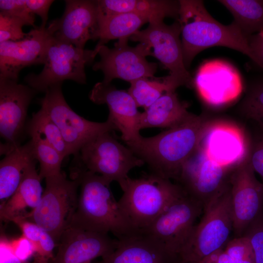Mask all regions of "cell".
Masks as SVG:
<instances>
[{
	"label": "cell",
	"mask_w": 263,
	"mask_h": 263,
	"mask_svg": "<svg viewBox=\"0 0 263 263\" xmlns=\"http://www.w3.org/2000/svg\"><path fill=\"white\" fill-rule=\"evenodd\" d=\"M209 120L192 113L182 123L157 135L141 136L126 144L152 173L176 181L184 165L199 148Z\"/></svg>",
	"instance_id": "obj_1"
},
{
	"label": "cell",
	"mask_w": 263,
	"mask_h": 263,
	"mask_svg": "<svg viewBox=\"0 0 263 263\" xmlns=\"http://www.w3.org/2000/svg\"><path fill=\"white\" fill-rule=\"evenodd\" d=\"M70 174L71 179L78 180L80 190L70 225L111 233L117 239L137 233L115 199L110 188L111 181L84 170L71 169Z\"/></svg>",
	"instance_id": "obj_2"
},
{
	"label": "cell",
	"mask_w": 263,
	"mask_h": 263,
	"mask_svg": "<svg viewBox=\"0 0 263 263\" xmlns=\"http://www.w3.org/2000/svg\"><path fill=\"white\" fill-rule=\"evenodd\" d=\"M178 21L185 65L188 69L201 51L213 46L227 47L245 55L254 61L248 37L233 21L227 25L215 19L198 0H180Z\"/></svg>",
	"instance_id": "obj_3"
},
{
	"label": "cell",
	"mask_w": 263,
	"mask_h": 263,
	"mask_svg": "<svg viewBox=\"0 0 263 263\" xmlns=\"http://www.w3.org/2000/svg\"><path fill=\"white\" fill-rule=\"evenodd\" d=\"M118 184L123 191L119 206L137 232L147 228L169 204L185 193L176 183L152 173L136 179L128 176Z\"/></svg>",
	"instance_id": "obj_4"
},
{
	"label": "cell",
	"mask_w": 263,
	"mask_h": 263,
	"mask_svg": "<svg viewBox=\"0 0 263 263\" xmlns=\"http://www.w3.org/2000/svg\"><path fill=\"white\" fill-rule=\"evenodd\" d=\"M233 233L229 188L204 207V215L195 225L179 255L180 261L198 263L223 249Z\"/></svg>",
	"instance_id": "obj_5"
},
{
	"label": "cell",
	"mask_w": 263,
	"mask_h": 263,
	"mask_svg": "<svg viewBox=\"0 0 263 263\" xmlns=\"http://www.w3.org/2000/svg\"><path fill=\"white\" fill-rule=\"evenodd\" d=\"M111 132L101 133L83 145L74 155L71 168L90 171L119 183L128 177L132 169L144 164Z\"/></svg>",
	"instance_id": "obj_6"
},
{
	"label": "cell",
	"mask_w": 263,
	"mask_h": 263,
	"mask_svg": "<svg viewBox=\"0 0 263 263\" xmlns=\"http://www.w3.org/2000/svg\"><path fill=\"white\" fill-rule=\"evenodd\" d=\"M45 180L38 205L23 217L38 225L57 243L76 210L79 182L77 179H67L62 172Z\"/></svg>",
	"instance_id": "obj_7"
},
{
	"label": "cell",
	"mask_w": 263,
	"mask_h": 263,
	"mask_svg": "<svg viewBox=\"0 0 263 263\" xmlns=\"http://www.w3.org/2000/svg\"><path fill=\"white\" fill-rule=\"evenodd\" d=\"M97 55L94 49H79L53 36L42 70L37 75L29 74L24 80L37 92L44 93L66 80L85 84V66L91 63Z\"/></svg>",
	"instance_id": "obj_8"
},
{
	"label": "cell",
	"mask_w": 263,
	"mask_h": 263,
	"mask_svg": "<svg viewBox=\"0 0 263 263\" xmlns=\"http://www.w3.org/2000/svg\"><path fill=\"white\" fill-rule=\"evenodd\" d=\"M204 209L200 202L185 192L169 204L141 232L157 240L180 261L179 255Z\"/></svg>",
	"instance_id": "obj_9"
},
{
	"label": "cell",
	"mask_w": 263,
	"mask_h": 263,
	"mask_svg": "<svg viewBox=\"0 0 263 263\" xmlns=\"http://www.w3.org/2000/svg\"><path fill=\"white\" fill-rule=\"evenodd\" d=\"M62 84L53 86L39 99V104L59 129L71 154L75 155L86 143L96 136L117 130L111 121H89L74 111L63 96Z\"/></svg>",
	"instance_id": "obj_10"
},
{
	"label": "cell",
	"mask_w": 263,
	"mask_h": 263,
	"mask_svg": "<svg viewBox=\"0 0 263 263\" xmlns=\"http://www.w3.org/2000/svg\"><path fill=\"white\" fill-rule=\"evenodd\" d=\"M163 20H151L147 28L139 30L129 39L144 44L150 56L157 59L180 86L191 87L193 78L184 63L179 23L176 20L168 25Z\"/></svg>",
	"instance_id": "obj_11"
},
{
	"label": "cell",
	"mask_w": 263,
	"mask_h": 263,
	"mask_svg": "<svg viewBox=\"0 0 263 263\" xmlns=\"http://www.w3.org/2000/svg\"><path fill=\"white\" fill-rule=\"evenodd\" d=\"M236 167L216 163L199 146L184 165L176 183L205 207L229 188L230 176Z\"/></svg>",
	"instance_id": "obj_12"
},
{
	"label": "cell",
	"mask_w": 263,
	"mask_h": 263,
	"mask_svg": "<svg viewBox=\"0 0 263 263\" xmlns=\"http://www.w3.org/2000/svg\"><path fill=\"white\" fill-rule=\"evenodd\" d=\"M128 39H119L112 48L104 45L94 49L100 59L93 65V69L102 72L103 82L109 84L119 78L131 83L140 78L155 77L157 65L147 60L146 57L150 56L149 49L141 43L131 47Z\"/></svg>",
	"instance_id": "obj_13"
},
{
	"label": "cell",
	"mask_w": 263,
	"mask_h": 263,
	"mask_svg": "<svg viewBox=\"0 0 263 263\" xmlns=\"http://www.w3.org/2000/svg\"><path fill=\"white\" fill-rule=\"evenodd\" d=\"M37 92L28 85L0 77V154L19 146L26 131L28 107Z\"/></svg>",
	"instance_id": "obj_14"
},
{
	"label": "cell",
	"mask_w": 263,
	"mask_h": 263,
	"mask_svg": "<svg viewBox=\"0 0 263 263\" xmlns=\"http://www.w3.org/2000/svg\"><path fill=\"white\" fill-rule=\"evenodd\" d=\"M229 183L233 234L239 237L263 212V184L257 179L249 157L234 169Z\"/></svg>",
	"instance_id": "obj_15"
},
{
	"label": "cell",
	"mask_w": 263,
	"mask_h": 263,
	"mask_svg": "<svg viewBox=\"0 0 263 263\" xmlns=\"http://www.w3.org/2000/svg\"><path fill=\"white\" fill-rule=\"evenodd\" d=\"M251 142L245 131L233 122L210 119L200 146L207 156L225 167H235L249 157Z\"/></svg>",
	"instance_id": "obj_16"
},
{
	"label": "cell",
	"mask_w": 263,
	"mask_h": 263,
	"mask_svg": "<svg viewBox=\"0 0 263 263\" xmlns=\"http://www.w3.org/2000/svg\"><path fill=\"white\" fill-rule=\"evenodd\" d=\"M193 86L207 105L216 108L232 103L243 90L237 70L229 63L218 59L207 61L200 66L193 78Z\"/></svg>",
	"instance_id": "obj_17"
},
{
	"label": "cell",
	"mask_w": 263,
	"mask_h": 263,
	"mask_svg": "<svg viewBox=\"0 0 263 263\" xmlns=\"http://www.w3.org/2000/svg\"><path fill=\"white\" fill-rule=\"evenodd\" d=\"M53 37L48 26L37 27L21 40L0 43V77L18 81L19 74L24 67L44 65Z\"/></svg>",
	"instance_id": "obj_18"
},
{
	"label": "cell",
	"mask_w": 263,
	"mask_h": 263,
	"mask_svg": "<svg viewBox=\"0 0 263 263\" xmlns=\"http://www.w3.org/2000/svg\"><path fill=\"white\" fill-rule=\"evenodd\" d=\"M65 3L62 17L48 27L55 38L83 49L88 40L97 39L98 1L66 0Z\"/></svg>",
	"instance_id": "obj_19"
},
{
	"label": "cell",
	"mask_w": 263,
	"mask_h": 263,
	"mask_svg": "<svg viewBox=\"0 0 263 263\" xmlns=\"http://www.w3.org/2000/svg\"><path fill=\"white\" fill-rule=\"evenodd\" d=\"M90 99L96 104H106L109 110L108 119L121 133L126 143L134 141L141 136L139 120L141 113L128 91L118 90L111 83H96L90 91Z\"/></svg>",
	"instance_id": "obj_20"
},
{
	"label": "cell",
	"mask_w": 263,
	"mask_h": 263,
	"mask_svg": "<svg viewBox=\"0 0 263 263\" xmlns=\"http://www.w3.org/2000/svg\"><path fill=\"white\" fill-rule=\"evenodd\" d=\"M49 263H84L112 252L117 240L104 234L69 225L61 235Z\"/></svg>",
	"instance_id": "obj_21"
},
{
	"label": "cell",
	"mask_w": 263,
	"mask_h": 263,
	"mask_svg": "<svg viewBox=\"0 0 263 263\" xmlns=\"http://www.w3.org/2000/svg\"><path fill=\"white\" fill-rule=\"evenodd\" d=\"M117 240L114 250L102 257L99 263H177L179 262L162 244L144 233L137 232Z\"/></svg>",
	"instance_id": "obj_22"
},
{
	"label": "cell",
	"mask_w": 263,
	"mask_h": 263,
	"mask_svg": "<svg viewBox=\"0 0 263 263\" xmlns=\"http://www.w3.org/2000/svg\"><path fill=\"white\" fill-rule=\"evenodd\" d=\"M37 162L31 139L5 155L0 162L1 202H5L14 194L27 170Z\"/></svg>",
	"instance_id": "obj_23"
},
{
	"label": "cell",
	"mask_w": 263,
	"mask_h": 263,
	"mask_svg": "<svg viewBox=\"0 0 263 263\" xmlns=\"http://www.w3.org/2000/svg\"><path fill=\"white\" fill-rule=\"evenodd\" d=\"M36 164L31 166L26 172L20 185L14 194L0 207V220L12 222L17 217H24L38 205L42 195V180L36 169Z\"/></svg>",
	"instance_id": "obj_24"
},
{
	"label": "cell",
	"mask_w": 263,
	"mask_h": 263,
	"mask_svg": "<svg viewBox=\"0 0 263 263\" xmlns=\"http://www.w3.org/2000/svg\"><path fill=\"white\" fill-rule=\"evenodd\" d=\"M186 103L181 101L175 91L164 94L143 113L139 120L140 129L149 128L169 129L184 122L191 113Z\"/></svg>",
	"instance_id": "obj_25"
},
{
	"label": "cell",
	"mask_w": 263,
	"mask_h": 263,
	"mask_svg": "<svg viewBox=\"0 0 263 263\" xmlns=\"http://www.w3.org/2000/svg\"><path fill=\"white\" fill-rule=\"evenodd\" d=\"M150 18L135 13H128L110 16H98L99 41L95 47L105 45L111 40L128 38L139 30Z\"/></svg>",
	"instance_id": "obj_26"
},
{
	"label": "cell",
	"mask_w": 263,
	"mask_h": 263,
	"mask_svg": "<svg viewBox=\"0 0 263 263\" xmlns=\"http://www.w3.org/2000/svg\"><path fill=\"white\" fill-rule=\"evenodd\" d=\"M228 10L234 21L248 37L263 29V0H218Z\"/></svg>",
	"instance_id": "obj_27"
},
{
	"label": "cell",
	"mask_w": 263,
	"mask_h": 263,
	"mask_svg": "<svg viewBox=\"0 0 263 263\" xmlns=\"http://www.w3.org/2000/svg\"><path fill=\"white\" fill-rule=\"evenodd\" d=\"M128 91L138 107L146 110L164 94L180 87L169 75L161 78H140L132 81Z\"/></svg>",
	"instance_id": "obj_28"
},
{
	"label": "cell",
	"mask_w": 263,
	"mask_h": 263,
	"mask_svg": "<svg viewBox=\"0 0 263 263\" xmlns=\"http://www.w3.org/2000/svg\"><path fill=\"white\" fill-rule=\"evenodd\" d=\"M118 9L121 14H140L150 18V21L164 19L167 17L177 19L179 2L168 0H120Z\"/></svg>",
	"instance_id": "obj_29"
},
{
	"label": "cell",
	"mask_w": 263,
	"mask_h": 263,
	"mask_svg": "<svg viewBox=\"0 0 263 263\" xmlns=\"http://www.w3.org/2000/svg\"><path fill=\"white\" fill-rule=\"evenodd\" d=\"M26 131L28 135H38L64 158L71 155L59 129L42 109L33 114L27 124Z\"/></svg>",
	"instance_id": "obj_30"
},
{
	"label": "cell",
	"mask_w": 263,
	"mask_h": 263,
	"mask_svg": "<svg viewBox=\"0 0 263 263\" xmlns=\"http://www.w3.org/2000/svg\"><path fill=\"white\" fill-rule=\"evenodd\" d=\"M29 135L33 143L36 159L39 164L41 179L62 173L61 166L64 158L38 135L33 133Z\"/></svg>",
	"instance_id": "obj_31"
},
{
	"label": "cell",
	"mask_w": 263,
	"mask_h": 263,
	"mask_svg": "<svg viewBox=\"0 0 263 263\" xmlns=\"http://www.w3.org/2000/svg\"><path fill=\"white\" fill-rule=\"evenodd\" d=\"M239 110L246 118L256 122L263 131V82L250 89L241 103Z\"/></svg>",
	"instance_id": "obj_32"
},
{
	"label": "cell",
	"mask_w": 263,
	"mask_h": 263,
	"mask_svg": "<svg viewBox=\"0 0 263 263\" xmlns=\"http://www.w3.org/2000/svg\"><path fill=\"white\" fill-rule=\"evenodd\" d=\"M28 26L23 20L5 13L0 12V43L16 41L25 38L26 33L23 32L24 26Z\"/></svg>",
	"instance_id": "obj_33"
},
{
	"label": "cell",
	"mask_w": 263,
	"mask_h": 263,
	"mask_svg": "<svg viewBox=\"0 0 263 263\" xmlns=\"http://www.w3.org/2000/svg\"><path fill=\"white\" fill-rule=\"evenodd\" d=\"M224 250L233 263H255L251 244L247 238L244 236L230 240Z\"/></svg>",
	"instance_id": "obj_34"
},
{
	"label": "cell",
	"mask_w": 263,
	"mask_h": 263,
	"mask_svg": "<svg viewBox=\"0 0 263 263\" xmlns=\"http://www.w3.org/2000/svg\"><path fill=\"white\" fill-rule=\"evenodd\" d=\"M243 236L247 238L251 244L255 263H263V212L250 224Z\"/></svg>",
	"instance_id": "obj_35"
},
{
	"label": "cell",
	"mask_w": 263,
	"mask_h": 263,
	"mask_svg": "<svg viewBox=\"0 0 263 263\" xmlns=\"http://www.w3.org/2000/svg\"><path fill=\"white\" fill-rule=\"evenodd\" d=\"M0 12L19 18L25 21L28 26L35 25V15L30 12L26 4V0H0Z\"/></svg>",
	"instance_id": "obj_36"
},
{
	"label": "cell",
	"mask_w": 263,
	"mask_h": 263,
	"mask_svg": "<svg viewBox=\"0 0 263 263\" xmlns=\"http://www.w3.org/2000/svg\"><path fill=\"white\" fill-rule=\"evenodd\" d=\"M12 222L19 227L22 235L31 243L35 254L38 248L43 229L35 223L22 217L16 218Z\"/></svg>",
	"instance_id": "obj_37"
},
{
	"label": "cell",
	"mask_w": 263,
	"mask_h": 263,
	"mask_svg": "<svg viewBox=\"0 0 263 263\" xmlns=\"http://www.w3.org/2000/svg\"><path fill=\"white\" fill-rule=\"evenodd\" d=\"M249 160L254 171L261 177L263 184V131L251 142Z\"/></svg>",
	"instance_id": "obj_38"
},
{
	"label": "cell",
	"mask_w": 263,
	"mask_h": 263,
	"mask_svg": "<svg viewBox=\"0 0 263 263\" xmlns=\"http://www.w3.org/2000/svg\"><path fill=\"white\" fill-rule=\"evenodd\" d=\"M11 249L19 259L28 261V259L34 257V250L31 243L23 235L16 239L9 240Z\"/></svg>",
	"instance_id": "obj_39"
},
{
	"label": "cell",
	"mask_w": 263,
	"mask_h": 263,
	"mask_svg": "<svg viewBox=\"0 0 263 263\" xmlns=\"http://www.w3.org/2000/svg\"><path fill=\"white\" fill-rule=\"evenodd\" d=\"M54 1L52 0H26V4L30 12L40 18V27L42 28H46L48 12Z\"/></svg>",
	"instance_id": "obj_40"
},
{
	"label": "cell",
	"mask_w": 263,
	"mask_h": 263,
	"mask_svg": "<svg viewBox=\"0 0 263 263\" xmlns=\"http://www.w3.org/2000/svg\"><path fill=\"white\" fill-rule=\"evenodd\" d=\"M248 42L254 62L263 68V29L249 36Z\"/></svg>",
	"instance_id": "obj_41"
},
{
	"label": "cell",
	"mask_w": 263,
	"mask_h": 263,
	"mask_svg": "<svg viewBox=\"0 0 263 263\" xmlns=\"http://www.w3.org/2000/svg\"><path fill=\"white\" fill-rule=\"evenodd\" d=\"M0 263H36L21 260L15 255L10 246L9 240L3 236L0 237Z\"/></svg>",
	"instance_id": "obj_42"
},
{
	"label": "cell",
	"mask_w": 263,
	"mask_h": 263,
	"mask_svg": "<svg viewBox=\"0 0 263 263\" xmlns=\"http://www.w3.org/2000/svg\"><path fill=\"white\" fill-rule=\"evenodd\" d=\"M217 263H233L232 261L225 252V250L222 249L220 250L217 259Z\"/></svg>",
	"instance_id": "obj_43"
},
{
	"label": "cell",
	"mask_w": 263,
	"mask_h": 263,
	"mask_svg": "<svg viewBox=\"0 0 263 263\" xmlns=\"http://www.w3.org/2000/svg\"><path fill=\"white\" fill-rule=\"evenodd\" d=\"M220 250L206 257L198 263H217V259Z\"/></svg>",
	"instance_id": "obj_44"
},
{
	"label": "cell",
	"mask_w": 263,
	"mask_h": 263,
	"mask_svg": "<svg viewBox=\"0 0 263 263\" xmlns=\"http://www.w3.org/2000/svg\"><path fill=\"white\" fill-rule=\"evenodd\" d=\"M186 263V262H184L180 261H179V262H178V263Z\"/></svg>",
	"instance_id": "obj_45"
},
{
	"label": "cell",
	"mask_w": 263,
	"mask_h": 263,
	"mask_svg": "<svg viewBox=\"0 0 263 263\" xmlns=\"http://www.w3.org/2000/svg\"><path fill=\"white\" fill-rule=\"evenodd\" d=\"M84 263H92V261H88V262H85Z\"/></svg>",
	"instance_id": "obj_46"
}]
</instances>
